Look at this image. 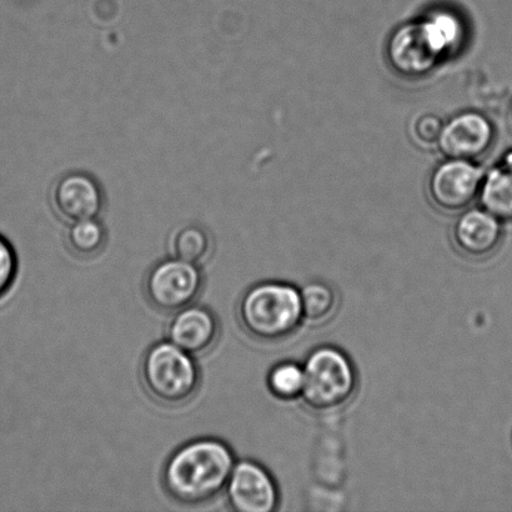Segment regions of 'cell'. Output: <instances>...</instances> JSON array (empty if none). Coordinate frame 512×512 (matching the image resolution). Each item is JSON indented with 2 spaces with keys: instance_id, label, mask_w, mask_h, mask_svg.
Returning <instances> with one entry per match:
<instances>
[{
  "instance_id": "cell-1",
  "label": "cell",
  "mask_w": 512,
  "mask_h": 512,
  "mask_svg": "<svg viewBox=\"0 0 512 512\" xmlns=\"http://www.w3.org/2000/svg\"><path fill=\"white\" fill-rule=\"evenodd\" d=\"M235 464L237 458L229 444L205 436L175 449L165 460L160 481L175 503L198 508L224 493Z\"/></svg>"
},
{
  "instance_id": "cell-2",
  "label": "cell",
  "mask_w": 512,
  "mask_h": 512,
  "mask_svg": "<svg viewBox=\"0 0 512 512\" xmlns=\"http://www.w3.org/2000/svg\"><path fill=\"white\" fill-rule=\"evenodd\" d=\"M464 35L461 19L450 10L400 25L386 47L390 67L404 78L425 77L460 47Z\"/></svg>"
},
{
  "instance_id": "cell-3",
  "label": "cell",
  "mask_w": 512,
  "mask_h": 512,
  "mask_svg": "<svg viewBox=\"0 0 512 512\" xmlns=\"http://www.w3.org/2000/svg\"><path fill=\"white\" fill-rule=\"evenodd\" d=\"M237 319L245 334L259 343H280L303 323L300 290L281 281H263L244 291Z\"/></svg>"
},
{
  "instance_id": "cell-4",
  "label": "cell",
  "mask_w": 512,
  "mask_h": 512,
  "mask_svg": "<svg viewBox=\"0 0 512 512\" xmlns=\"http://www.w3.org/2000/svg\"><path fill=\"white\" fill-rule=\"evenodd\" d=\"M139 376L149 398L165 408L189 404L202 386V371L195 356L168 339L145 351Z\"/></svg>"
},
{
  "instance_id": "cell-5",
  "label": "cell",
  "mask_w": 512,
  "mask_h": 512,
  "mask_svg": "<svg viewBox=\"0 0 512 512\" xmlns=\"http://www.w3.org/2000/svg\"><path fill=\"white\" fill-rule=\"evenodd\" d=\"M304 388L300 398L314 413L343 409L355 395L358 375L348 355L333 346L310 353L303 365Z\"/></svg>"
},
{
  "instance_id": "cell-6",
  "label": "cell",
  "mask_w": 512,
  "mask_h": 512,
  "mask_svg": "<svg viewBox=\"0 0 512 512\" xmlns=\"http://www.w3.org/2000/svg\"><path fill=\"white\" fill-rule=\"evenodd\" d=\"M205 288V275L200 265L179 258L163 259L145 274V299L154 310L174 314L197 303Z\"/></svg>"
},
{
  "instance_id": "cell-7",
  "label": "cell",
  "mask_w": 512,
  "mask_h": 512,
  "mask_svg": "<svg viewBox=\"0 0 512 512\" xmlns=\"http://www.w3.org/2000/svg\"><path fill=\"white\" fill-rule=\"evenodd\" d=\"M484 174L483 169L469 160H445L430 174L431 203L441 212H463L479 197Z\"/></svg>"
},
{
  "instance_id": "cell-8",
  "label": "cell",
  "mask_w": 512,
  "mask_h": 512,
  "mask_svg": "<svg viewBox=\"0 0 512 512\" xmlns=\"http://www.w3.org/2000/svg\"><path fill=\"white\" fill-rule=\"evenodd\" d=\"M224 494L228 508L237 512H273L280 500L273 476L253 460L235 464Z\"/></svg>"
},
{
  "instance_id": "cell-9",
  "label": "cell",
  "mask_w": 512,
  "mask_h": 512,
  "mask_svg": "<svg viewBox=\"0 0 512 512\" xmlns=\"http://www.w3.org/2000/svg\"><path fill=\"white\" fill-rule=\"evenodd\" d=\"M495 139L496 129L486 115L464 112L444 124L438 145L448 159L475 162L493 148Z\"/></svg>"
},
{
  "instance_id": "cell-10",
  "label": "cell",
  "mask_w": 512,
  "mask_h": 512,
  "mask_svg": "<svg viewBox=\"0 0 512 512\" xmlns=\"http://www.w3.org/2000/svg\"><path fill=\"white\" fill-rule=\"evenodd\" d=\"M165 333L169 341L198 358L217 346L222 323L208 306L192 304L170 316Z\"/></svg>"
},
{
  "instance_id": "cell-11",
  "label": "cell",
  "mask_w": 512,
  "mask_h": 512,
  "mask_svg": "<svg viewBox=\"0 0 512 512\" xmlns=\"http://www.w3.org/2000/svg\"><path fill=\"white\" fill-rule=\"evenodd\" d=\"M503 238V222L484 208L466 210L453 228L456 250L471 260L490 258L498 252Z\"/></svg>"
},
{
  "instance_id": "cell-12",
  "label": "cell",
  "mask_w": 512,
  "mask_h": 512,
  "mask_svg": "<svg viewBox=\"0 0 512 512\" xmlns=\"http://www.w3.org/2000/svg\"><path fill=\"white\" fill-rule=\"evenodd\" d=\"M53 202L57 212L73 223L98 218L104 207V193L93 175L72 172L55 184Z\"/></svg>"
},
{
  "instance_id": "cell-13",
  "label": "cell",
  "mask_w": 512,
  "mask_h": 512,
  "mask_svg": "<svg viewBox=\"0 0 512 512\" xmlns=\"http://www.w3.org/2000/svg\"><path fill=\"white\" fill-rule=\"evenodd\" d=\"M481 207L503 223H512V152L484 174Z\"/></svg>"
},
{
  "instance_id": "cell-14",
  "label": "cell",
  "mask_w": 512,
  "mask_h": 512,
  "mask_svg": "<svg viewBox=\"0 0 512 512\" xmlns=\"http://www.w3.org/2000/svg\"><path fill=\"white\" fill-rule=\"evenodd\" d=\"M303 318L311 325L328 323L338 313L339 294L325 281H310L300 290Z\"/></svg>"
},
{
  "instance_id": "cell-15",
  "label": "cell",
  "mask_w": 512,
  "mask_h": 512,
  "mask_svg": "<svg viewBox=\"0 0 512 512\" xmlns=\"http://www.w3.org/2000/svg\"><path fill=\"white\" fill-rule=\"evenodd\" d=\"M107 242V229L97 218L73 222L67 232L68 248L80 259H92L102 254Z\"/></svg>"
},
{
  "instance_id": "cell-16",
  "label": "cell",
  "mask_w": 512,
  "mask_h": 512,
  "mask_svg": "<svg viewBox=\"0 0 512 512\" xmlns=\"http://www.w3.org/2000/svg\"><path fill=\"white\" fill-rule=\"evenodd\" d=\"M170 250L175 258L203 265L213 254V240L203 227L189 224L174 233Z\"/></svg>"
},
{
  "instance_id": "cell-17",
  "label": "cell",
  "mask_w": 512,
  "mask_h": 512,
  "mask_svg": "<svg viewBox=\"0 0 512 512\" xmlns=\"http://www.w3.org/2000/svg\"><path fill=\"white\" fill-rule=\"evenodd\" d=\"M266 385L271 394L280 400L300 398L304 388L303 365L296 363H280L269 371Z\"/></svg>"
},
{
  "instance_id": "cell-18",
  "label": "cell",
  "mask_w": 512,
  "mask_h": 512,
  "mask_svg": "<svg viewBox=\"0 0 512 512\" xmlns=\"http://www.w3.org/2000/svg\"><path fill=\"white\" fill-rule=\"evenodd\" d=\"M18 270V256L13 245L0 235V300L13 288Z\"/></svg>"
},
{
  "instance_id": "cell-19",
  "label": "cell",
  "mask_w": 512,
  "mask_h": 512,
  "mask_svg": "<svg viewBox=\"0 0 512 512\" xmlns=\"http://www.w3.org/2000/svg\"><path fill=\"white\" fill-rule=\"evenodd\" d=\"M444 123L438 115H421L414 124L413 134L416 140L423 145L438 144L441 132H443Z\"/></svg>"
},
{
  "instance_id": "cell-20",
  "label": "cell",
  "mask_w": 512,
  "mask_h": 512,
  "mask_svg": "<svg viewBox=\"0 0 512 512\" xmlns=\"http://www.w3.org/2000/svg\"><path fill=\"white\" fill-rule=\"evenodd\" d=\"M509 117H510V124H511V128H512V102H511V105H510Z\"/></svg>"
}]
</instances>
